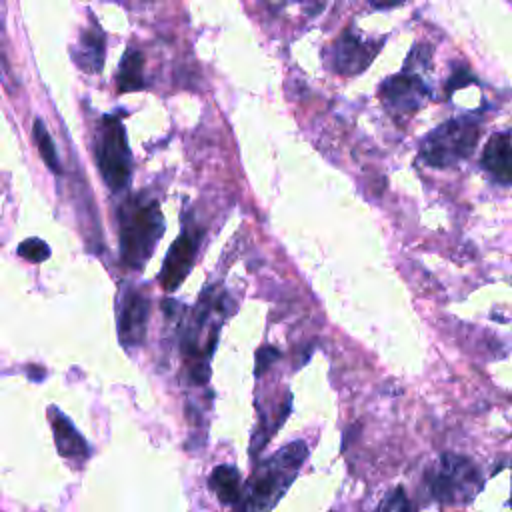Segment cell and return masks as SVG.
<instances>
[{"label": "cell", "instance_id": "obj_1", "mask_svg": "<svg viewBox=\"0 0 512 512\" xmlns=\"http://www.w3.org/2000/svg\"><path fill=\"white\" fill-rule=\"evenodd\" d=\"M306 454V442L296 440L258 464L242 486V494L234 504L236 512H270L294 482Z\"/></svg>", "mask_w": 512, "mask_h": 512}, {"label": "cell", "instance_id": "obj_2", "mask_svg": "<svg viewBox=\"0 0 512 512\" xmlns=\"http://www.w3.org/2000/svg\"><path fill=\"white\" fill-rule=\"evenodd\" d=\"M120 256L128 268L140 270L152 256L164 232V218L156 200L136 194L118 210Z\"/></svg>", "mask_w": 512, "mask_h": 512}, {"label": "cell", "instance_id": "obj_3", "mask_svg": "<svg viewBox=\"0 0 512 512\" xmlns=\"http://www.w3.org/2000/svg\"><path fill=\"white\" fill-rule=\"evenodd\" d=\"M426 486L434 500L442 504H466L482 488L478 466L458 454H444L426 474Z\"/></svg>", "mask_w": 512, "mask_h": 512}, {"label": "cell", "instance_id": "obj_4", "mask_svg": "<svg viewBox=\"0 0 512 512\" xmlns=\"http://www.w3.org/2000/svg\"><path fill=\"white\" fill-rule=\"evenodd\" d=\"M480 138V126L472 118H454L430 132L420 148L426 164L436 168L454 166L468 158Z\"/></svg>", "mask_w": 512, "mask_h": 512}, {"label": "cell", "instance_id": "obj_5", "mask_svg": "<svg viewBox=\"0 0 512 512\" xmlns=\"http://www.w3.org/2000/svg\"><path fill=\"white\" fill-rule=\"evenodd\" d=\"M96 164L112 192L128 188L132 178V156L126 142L124 124L116 116H106L96 144Z\"/></svg>", "mask_w": 512, "mask_h": 512}, {"label": "cell", "instance_id": "obj_6", "mask_svg": "<svg viewBox=\"0 0 512 512\" xmlns=\"http://www.w3.org/2000/svg\"><path fill=\"white\" fill-rule=\"evenodd\" d=\"M198 246H200V230L194 226H186L164 258L160 282L166 292L176 290L186 280V276L194 266Z\"/></svg>", "mask_w": 512, "mask_h": 512}, {"label": "cell", "instance_id": "obj_7", "mask_svg": "<svg viewBox=\"0 0 512 512\" xmlns=\"http://www.w3.org/2000/svg\"><path fill=\"white\" fill-rule=\"evenodd\" d=\"M150 300L136 288H128L118 310V338L126 348L142 346L146 340Z\"/></svg>", "mask_w": 512, "mask_h": 512}, {"label": "cell", "instance_id": "obj_8", "mask_svg": "<svg viewBox=\"0 0 512 512\" xmlns=\"http://www.w3.org/2000/svg\"><path fill=\"white\" fill-rule=\"evenodd\" d=\"M382 100L396 112H414L426 98V88L418 76L398 74L388 78L380 88Z\"/></svg>", "mask_w": 512, "mask_h": 512}, {"label": "cell", "instance_id": "obj_9", "mask_svg": "<svg viewBox=\"0 0 512 512\" xmlns=\"http://www.w3.org/2000/svg\"><path fill=\"white\" fill-rule=\"evenodd\" d=\"M376 50L378 48H372L370 44L358 40V36H354L352 32H346L332 48V52H334V60H332L334 70L344 74V76L358 74L370 64Z\"/></svg>", "mask_w": 512, "mask_h": 512}, {"label": "cell", "instance_id": "obj_10", "mask_svg": "<svg viewBox=\"0 0 512 512\" xmlns=\"http://www.w3.org/2000/svg\"><path fill=\"white\" fill-rule=\"evenodd\" d=\"M482 166L500 184H512V128L494 134L482 152Z\"/></svg>", "mask_w": 512, "mask_h": 512}, {"label": "cell", "instance_id": "obj_11", "mask_svg": "<svg viewBox=\"0 0 512 512\" xmlns=\"http://www.w3.org/2000/svg\"><path fill=\"white\" fill-rule=\"evenodd\" d=\"M50 422L54 430V440L60 456L68 460H86L90 454V448L86 440L80 436V432L72 426V422L60 414L56 408H50Z\"/></svg>", "mask_w": 512, "mask_h": 512}, {"label": "cell", "instance_id": "obj_12", "mask_svg": "<svg viewBox=\"0 0 512 512\" xmlns=\"http://www.w3.org/2000/svg\"><path fill=\"white\" fill-rule=\"evenodd\" d=\"M74 60L86 72H98L102 68V64H104V32L96 22H92L90 28H86L80 34L78 46L74 48Z\"/></svg>", "mask_w": 512, "mask_h": 512}, {"label": "cell", "instance_id": "obj_13", "mask_svg": "<svg viewBox=\"0 0 512 512\" xmlns=\"http://www.w3.org/2000/svg\"><path fill=\"white\" fill-rule=\"evenodd\" d=\"M210 486L222 504H236L242 494L240 472L234 466H216L210 474Z\"/></svg>", "mask_w": 512, "mask_h": 512}, {"label": "cell", "instance_id": "obj_14", "mask_svg": "<svg viewBox=\"0 0 512 512\" xmlns=\"http://www.w3.org/2000/svg\"><path fill=\"white\" fill-rule=\"evenodd\" d=\"M142 54L138 50H128L118 68V88L124 92L144 88V74H142Z\"/></svg>", "mask_w": 512, "mask_h": 512}, {"label": "cell", "instance_id": "obj_15", "mask_svg": "<svg viewBox=\"0 0 512 512\" xmlns=\"http://www.w3.org/2000/svg\"><path fill=\"white\" fill-rule=\"evenodd\" d=\"M34 140H36V144H38L40 156H42V160L46 162V166H48L50 170L58 172V170H60V166H58V154H56L54 142H52L48 130L44 128L42 120H36V122H34Z\"/></svg>", "mask_w": 512, "mask_h": 512}, {"label": "cell", "instance_id": "obj_16", "mask_svg": "<svg viewBox=\"0 0 512 512\" xmlns=\"http://www.w3.org/2000/svg\"><path fill=\"white\" fill-rule=\"evenodd\" d=\"M18 254L30 262H44L50 256V248L46 242H42L40 238H28L24 242H20L18 246Z\"/></svg>", "mask_w": 512, "mask_h": 512}, {"label": "cell", "instance_id": "obj_17", "mask_svg": "<svg viewBox=\"0 0 512 512\" xmlns=\"http://www.w3.org/2000/svg\"><path fill=\"white\" fill-rule=\"evenodd\" d=\"M374 512H414V510L406 498V492L402 488H396L380 502V506Z\"/></svg>", "mask_w": 512, "mask_h": 512}, {"label": "cell", "instance_id": "obj_18", "mask_svg": "<svg viewBox=\"0 0 512 512\" xmlns=\"http://www.w3.org/2000/svg\"><path fill=\"white\" fill-rule=\"evenodd\" d=\"M274 358H278V350L276 348H260L256 354V374H262L272 362Z\"/></svg>", "mask_w": 512, "mask_h": 512}, {"label": "cell", "instance_id": "obj_19", "mask_svg": "<svg viewBox=\"0 0 512 512\" xmlns=\"http://www.w3.org/2000/svg\"><path fill=\"white\" fill-rule=\"evenodd\" d=\"M374 8H392V6H396V4H400V2H404V0H368Z\"/></svg>", "mask_w": 512, "mask_h": 512}, {"label": "cell", "instance_id": "obj_20", "mask_svg": "<svg viewBox=\"0 0 512 512\" xmlns=\"http://www.w3.org/2000/svg\"><path fill=\"white\" fill-rule=\"evenodd\" d=\"M510 504H512V496H510Z\"/></svg>", "mask_w": 512, "mask_h": 512}]
</instances>
